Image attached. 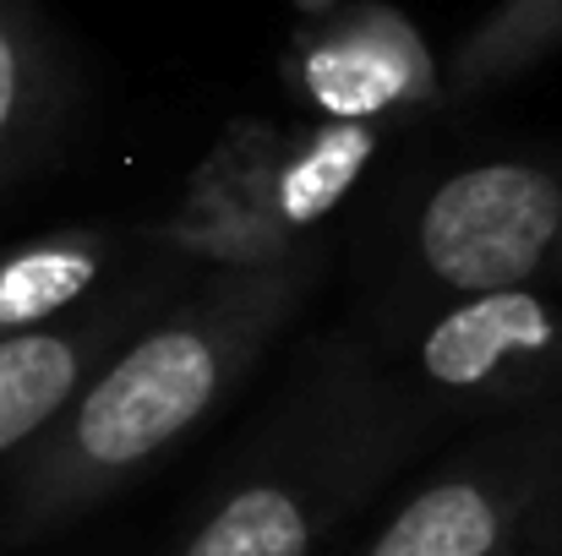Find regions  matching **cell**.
Masks as SVG:
<instances>
[{
    "label": "cell",
    "instance_id": "6da1fadb",
    "mask_svg": "<svg viewBox=\"0 0 562 556\" xmlns=\"http://www.w3.org/2000/svg\"><path fill=\"white\" fill-rule=\"evenodd\" d=\"M317 279L323 257L312 251L284 268L213 273L165 306L5 469L0 546H33L159 469L251 376Z\"/></svg>",
    "mask_w": 562,
    "mask_h": 556
},
{
    "label": "cell",
    "instance_id": "7a4b0ae2",
    "mask_svg": "<svg viewBox=\"0 0 562 556\" xmlns=\"http://www.w3.org/2000/svg\"><path fill=\"white\" fill-rule=\"evenodd\" d=\"M431 431L376 350L328 339L290 371L176 556H317Z\"/></svg>",
    "mask_w": 562,
    "mask_h": 556
},
{
    "label": "cell",
    "instance_id": "3957f363",
    "mask_svg": "<svg viewBox=\"0 0 562 556\" xmlns=\"http://www.w3.org/2000/svg\"><path fill=\"white\" fill-rule=\"evenodd\" d=\"M387 126L367 121H229L154 240L213 273H257L312 257L317 229L361 185Z\"/></svg>",
    "mask_w": 562,
    "mask_h": 556
},
{
    "label": "cell",
    "instance_id": "277c9868",
    "mask_svg": "<svg viewBox=\"0 0 562 556\" xmlns=\"http://www.w3.org/2000/svg\"><path fill=\"white\" fill-rule=\"evenodd\" d=\"M382 366L431 425L558 404L562 306L536 295V284L437 295V306L382 355Z\"/></svg>",
    "mask_w": 562,
    "mask_h": 556
},
{
    "label": "cell",
    "instance_id": "5b68a950",
    "mask_svg": "<svg viewBox=\"0 0 562 556\" xmlns=\"http://www.w3.org/2000/svg\"><path fill=\"white\" fill-rule=\"evenodd\" d=\"M562 508V398L519 409L420 480L361 556H497Z\"/></svg>",
    "mask_w": 562,
    "mask_h": 556
},
{
    "label": "cell",
    "instance_id": "8992f818",
    "mask_svg": "<svg viewBox=\"0 0 562 556\" xmlns=\"http://www.w3.org/2000/svg\"><path fill=\"white\" fill-rule=\"evenodd\" d=\"M562 246V175L536 159H481L431 185L409 218V262L437 295L530 290Z\"/></svg>",
    "mask_w": 562,
    "mask_h": 556
},
{
    "label": "cell",
    "instance_id": "52a82bcc",
    "mask_svg": "<svg viewBox=\"0 0 562 556\" xmlns=\"http://www.w3.org/2000/svg\"><path fill=\"white\" fill-rule=\"evenodd\" d=\"M284 77L317 121L398 126L448 99L420 27L382 0H356L312 22L295 38Z\"/></svg>",
    "mask_w": 562,
    "mask_h": 556
},
{
    "label": "cell",
    "instance_id": "ba28073f",
    "mask_svg": "<svg viewBox=\"0 0 562 556\" xmlns=\"http://www.w3.org/2000/svg\"><path fill=\"white\" fill-rule=\"evenodd\" d=\"M165 311V279L148 273L82 311L0 344V469H11L154 317Z\"/></svg>",
    "mask_w": 562,
    "mask_h": 556
},
{
    "label": "cell",
    "instance_id": "9c48e42d",
    "mask_svg": "<svg viewBox=\"0 0 562 556\" xmlns=\"http://www.w3.org/2000/svg\"><path fill=\"white\" fill-rule=\"evenodd\" d=\"M115 257L121 240L110 229H55L0 251V344L82 311Z\"/></svg>",
    "mask_w": 562,
    "mask_h": 556
},
{
    "label": "cell",
    "instance_id": "30bf717a",
    "mask_svg": "<svg viewBox=\"0 0 562 556\" xmlns=\"http://www.w3.org/2000/svg\"><path fill=\"white\" fill-rule=\"evenodd\" d=\"M60 110V60L27 0H0V191L49 143Z\"/></svg>",
    "mask_w": 562,
    "mask_h": 556
},
{
    "label": "cell",
    "instance_id": "8fae6325",
    "mask_svg": "<svg viewBox=\"0 0 562 556\" xmlns=\"http://www.w3.org/2000/svg\"><path fill=\"white\" fill-rule=\"evenodd\" d=\"M558 44H562V0H503L453 49L448 93L453 99H481V93L525 77Z\"/></svg>",
    "mask_w": 562,
    "mask_h": 556
},
{
    "label": "cell",
    "instance_id": "7c38bea8",
    "mask_svg": "<svg viewBox=\"0 0 562 556\" xmlns=\"http://www.w3.org/2000/svg\"><path fill=\"white\" fill-rule=\"evenodd\" d=\"M497 556H562V508L552 519H541L536 530H525L514 546H503Z\"/></svg>",
    "mask_w": 562,
    "mask_h": 556
},
{
    "label": "cell",
    "instance_id": "4fadbf2b",
    "mask_svg": "<svg viewBox=\"0 0 562 556\" xmlns=\"http://www.w3.org/2000/svg\"><path fill=\"white\" fill-rule=\"evenodd\" d=\"M558 268H562V246H558Z\"/></svg>",
    "mask_w": 562,
    "mask_h": 556
}]
</instances>
